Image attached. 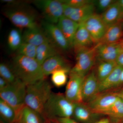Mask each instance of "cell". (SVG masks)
I'll use <instances>...</instances> for the list:
<instances>
[{"instance_id": "obj_37", "label": "cell", "mask_w": 123, "mask_h": 123, "mask_svg": "<svg viewBox=\"0 0 123 123\" xmlns=\"http://www.w3.org/2000/svg\"><path fill=\"white\" fill-rule=\"evenodd\" d=\"M118 65L123 67V52H121L119 55L116 61Z\"/></svg>"}, {"instance_id": "obj_43", "label": "cell", "mask_w": 123, "mask_h": 123, "mask_svg": "<svg viewBox=\"0 0 123 123\" xmlns=\"http://www.w3.org/2000/svg\"><path fill=\"white\" fill-rule=\"evenodd\" d=\"M51 123H60L56 119H54L51 120H50Z\"/></svg>"}, {"instance_id": "obj_34", "label": "cell", "mask_w": 123, "mask_h": 123, "mask_svg": "<svg viewBox=\"0 0 123 123\" xmlns=\"http://www.w3.org/2000/svg\"><path fill=\"white\" fill-rule=\"evenodd\" d=\"M56 119L60 123H79L71 118H59Z\"/></svg>"}, {"instance_id": "obj_40", "label": "cell", "mask_w": 123, "mask_h": 123, "mask_svg": "<svg viewBox=\"0 0 123 123\" xmlns=\"http://www.w3.org/2000/svg\"><path fill=\"white\" fill-rule=\"evenodd\" d=\"M95 123H110L109 119L105 118L97 121Z\"/></svg>"}, {"instance_id": "obj_24", "label": "cell", "mask_w": 123, "mask_h": 123, "mask_svg": "<svg viewBox=\"0 0 123 123\" xmlns=\"http://www.w3.org/2000/svg\"><path fill=\"white\" fill-rule=\"evenodd\" d=\"M56 45L51 40L37 47L36 59L42 65L49 57L58 54Z\"/></svg>"}, {"instance_id": "obj_30", "label": "cell", "mask_w": 123, "mask_h": 123, "mask_svg": "<svg viewBox=\"0 0 123 123\" xmlns=\"http://www.w3.org/2000/svg\"><path fill=\"white\" fill-rule=\"evenodd\" d=\"M37 49V47L34 45L23 42L17 50V55L36 59Z\"/></svg>"}, {"instance_id": "obj_32", "label": "cell", "mask_w": 123, "mask_h": 123, "mask_svg": "<svg viewBox=\"0 0 123 123\" xmlns=\"http://www.w3.org/2000/svg\"><path fill=\"white\" fill-rule=\"evenodd\" d=\"M64 4L71 7L78 8L93 3L94 1L89 0H61Z\"/></svg>"}, {"instance_id": "obj_4", "label": "cell", "mask_w": 123, "mask_h": 123, "mask_svg": "<svg viewBox=\"0 0 123 123\" xmlns=\"http://www.w3.org/2000/svg\"><path fill=\"white\" fill-rule=\"evenodd\" d=\"M26 86L18 79L0 90V98L9 104L18 112L25 105Z\"/></svg>"}, {"instance_id": "obj_35", "label": "cell", "mask_w": 123, "mask_h": 123, "mask_svg": "<svg viewBox=\"0 0 123 123\" xmlns=\"http://www.w3.org/2000/svg\"><path fill=\"white\" fill-rule=\"evenodd\" d=\"M1 1L6 4L11 6L18 5L20 2V1L14 0H2Z\"/></svg>"}, {"instance_id": "obj_8", "label": "cell", "mask_w": 123, "mask_h": 123, "mask_svg": "<svg viewBox=\"0 0 123 123\" xmlns=\"http://www.w3.org/2000/svg\"><path fill=\"white\" fill-rule=\"evenodd\" d=\"M85 77L75 73H69V78L66 85L65 95L73 103L83 102L82 87Z\"/></svg>"}, {"instance_id": "obj_42", "label": "cell", "mask_w": 123, "mask_h": 123, "mask_svg": "<svg viewBox=\"0 0 123 123\" xmlns=\"http://www.w3.org/2000/svg\"><path fill=\"white\" fill-rule=\"evenodd\" d=\"M121 52H123V38L119 42Z\"/></svg>"}, {"instance_id": "obj_26", "label": "cell", "mask_w": 123, "mask_h": 123, "mask_svg": "<svg viewBox=\"0 0 123 123\" xmlns=\"http://www.w3.org/2000/svg\"><path fill=\"white\" fill-rule=\"evenodd\" d=\"M18 114L12 107L0 98V115L1 121L5 123H13Z\"/></svg>"}, {"instance_id": "obj_27", "label": "cell", "mask_w": 123, "mask_h": 123, "mask_svg": "<svg viewBox=\"0 0 123 123\" xmlns=\"http://www.w3.org/2000/svg\"><path fill=\"white\" fill-rule=\"evenodd\" d=\"M70 69L63 68L54 71L51 74V80L53 85L57 88L62 87L67 84L68 74Z\"/></svg>"}, {"instance_id": "obj_10", "label": "cell", "mask_w": 123, "mask_h": 123, "mask_svg": "<svg viewBox=\"0 0 123 123\" xmlns=\"http://www.w3.org/2000/svg\"><path fill=\"white\" fill-rule=\"evenodd\" d=\"M84 23L95 44L99 43L103 37L107 27L101 15L95 13Z\"/></svg>"}, {"instance_id": "obj_29", "label": "cell", "mask_w": 123, "mask_h": 123, "mask_svg": "<svg viewBox=\"0 0 123 123\" xmlns=\"http://www.w3.org/2000/svg\"><path fill=\"white\" fill-rule=\"evenodd\" d=\"M9 48L12 50H17L23 43L22 34L19 30L12 29L9 32L7 38Z\"/></svg>"}, {"instance_id": "obj_13", "label": "cell", "mask_w": 123, "mask_h": 123, "mask_svg": "<svg viewBox=\"0 0 123 123\" xmlns=\"http://www.w3.org/2000/svg\"><path fill=\"white\" fill-rule=\"evenodd\" d=\"M42 24L47 35L57 47L63 50L70 48L68 42L57 25L46 21L43 22Z\"/></svg>"}, {"instance_id": "obj_9", "label": "cell", "mask_w": 123, "mask_h": 123, "mask_svg": "<svg viewBox=\"0 0 123 123\" xmlns=\"http://www.w3.org/2000/svg\"><path fill=\"white\" fill-rule=\"evenodd\" d=\"M119 98L116 92L108 91L99 94L91 101L86 104L93 112L102 115Z\"/></svg>"}, {"instance_id": "obj_22", "label": "cell", "mask_w": 123, "mask_h": 123, "mask_svg": "<svg viewBox=\"0 0 123 123\" xmlns=\"http://www.w3.org/2000/svg\"><path fill=\"white\" fill-rule=\"evenodd\" d=\"M123 68V66L117 65L108 76L99 82V94L111 91L116 88Z\"/></svg>"}, {"instance_id": "obj_36", "label": "cell", "mask_w": 123, "mask_h": 123, "mask_svg": "<svg viewBox=\"0 0 123 123\" xmlns=\"http://www.w3.org/2000/svg\"><path fill=\"white\" fill-rule=\"evenodd\" d=\"M10 84L4 78L0 77V90L6 88Z\"/></svg>"}, {"instance_id": "obj_31", "label": "cell", "mask_w": 123, "mask_h": 123, "mask_svg": "<svg viewBox=\"0 0 123 123\" xmlns=\"http://www.w3.org/2000/svg\"><path fill=\"white\" fill-rule=\"evenodd\" d=\"M0 75L1 77L6 80L10 84L14 82L17 79L11 66L5 63L0 64Z\"/></svg>"}, {"instance_id": "obj_41", "label": "cell", "mask_w": 123, "mask_h": 123, "mask_svg": "<svg viewBox=\"0 0 123 123\" xmlns=\"http://www.w3.org/2000/svg\"><path fill=\"white\" fill-rule=\"evenodd\" d=\"M117 2H118L121 12L123 14V0H117Z\"/></svg>"}, {"instance_id": "obj_38", "label": "cell", "mask_w": 123, "mask_h": 123, "mask_svg": "<svg viewBox=\"0 0 123 123\" xmlns=\"http://www.w3.org/2000/svg\"><path fill=\"white\" fill-rule=\"evenodd\" d=\"M123 86V70L121 72V75H120V78L119 80L117 86L115 89H119L122 88Z\"/></svg>"}, {"instance_id": "obj_1", "label": "cell", "mask_w": 123, "mask_h": 123, "mask_svg": "<svg viewBox=\"0 0 123 123\" xmlns=\"http://www.w3.org/2000/svg\"><path fill=\"white\" fill-rule=\"evenodd\" d=\"M10 66L17 78L26 86L45 78L42 65L36 59L17 55Z\"/></svg>"}, {"instance_id": "obj_33", "label": "cell", "mask_w": 123, "mask_h": 123, "mask_svg": "<svg viewBox=\"0 0 123 123\" xmlns=\"http://www.w3.org/2000/svg\"><path fill=\"white\" fill-rule=\"evenodd\" d=\"M116 1L114 0H99L96 2L98 10L103 12Z\"/></svg>"}, {"instance_id": "obj_18", "label": "cell", "mask_w": 123, "mask_h": 123, "mask_svg": "<svg viewBox=\"0 0 123 123\" xmlns=\"http://www.w3.org/2000/svg\"><path fill=\"white\" fill-rule=\"evenodd\" d=\"M42 67L45 76L51 75L54 71L58 69H70L67 61L59 54L49 57L42 64Z\"/></svg>"}, {"instance_id": "obj_5", "label": "cell", "mask_w": 123, "mask_h": 123, "mask_svg": "<svg viewBox=\"0 0 123 123\" xmlns=\"http://www.w3.org/2000/svg\"><path fill=\"white\" fill-rule=\"evenodd\" d=\"M98 43L94 46L82 49L76 52V63L70 73H75L86 77L91 70L97 60Z\"/></svg>"}, {"instance_id": "obj_14", "label": "cell", "mask_w": 123, "mask_h": 123, "mask_svg": "<svg viewBox=\"0 0 123 123\" xmlns=\"http://www.w3.org/2000/svg\"><path fill=\"white\" fill-rule=\"evenodd\" d=\"M121 52L119 42L109 44H103L99 43L97 49V60L116 62Z\"/></svg>"}, {"instance_id": "obj_28", "label": "cell", "mask_w": 123, "mask_h": 123, "mask_svg": "<svg viewBox=\"0 0 123 123\" xmlns=\"http://www.w3.org/2000/svg\"><path fill=\"white\" fill-rule=\"evenodd\" d=\"M102 115H106L118 121L123 118V101L120 98Z\"/></svg>"}, {"instance_id": "obj_46", "label": "cell", "mask_w": 123, "mask_h": 123, "mask_svg": "<svg viewBox=\"0 0 123 123\" xmlns=\"http://www.w3.org/2000/svg\"><path fill=\"white\" fill-rule=\"evenodd\" d=\"M0 123H4V122H3V121H1V120Z\"/></svg>"}, {"instance_id": "obj_21", "label": "cell", "mask_w": 123, "mask_h": 123, "mask_svg": "<svg viewBox=\"0 0 123 123\" xmlns=\"http://www.w3.org/2000/svg\"><path fill=\"white\" fill-rule=\"evenodd\" d=\"M123 38V21L107 27L103 37L99 43L109 44L118 43Z\"/></svg>"}, {"instance_id": "obj_7", "label": "cell", "mask_w": 123, "mask_h": 123, "mask_svg": "<svg viewBox=\"0 0 123 123\" xmlns=\"http://www.w3.org/2000/svg\"><path fill=\"white\" fill-rule=\"evenodd\" d=\"M4 15L14 25L19 29L39 27L34 15L23 10H9L5 11Z\"/></svg>"}, {"instance_id": "obj_6", "label": "cell", "mask_w": 123, "mask_h": 123, "mask_svg": "<svg viewBox=\"0 0 123 123\" xmlns=\"http://www.w3.org/2000/svg\"><path fill=\"white\" fill-rule=\"evenodd\" d=\"M34 4L40 10L46 21L57 24L63 15V4L59 0H37Z\"/></svg>"}, {"instance_id": "obj_20", "label": "cell", "mask_w": 123, "mask_h": 123, "mask_svg": "<svg viewBox=\"0 0 123 123\" xmlns=\"http://www.w3.org/2000/svg\"><path fill=\"white\" fill-rule=\"evenodd\" d=\"M23 42L28 43L36 47L51 40L39 27L25 29L22 34Z\"/></svg>"}, {"instance_id": "obj_15", "label": "cell", "mask_w": 123, "mask_h": 123, "mask_svg": "<svg viewBox=\"0 0 123 123\" xmlns=\"http://www.w3.org/2000/svg\"><path fill=\"white\" fill-rule=\"evenodd\" d=\"M101 115L93 112L86 104L83 102L75 103L72 117L81 123H93Z\"/></svg>"}, {"instance_id": "obj_17", "label": "cell", "mask_w": 123, "mask_h": 123, "mask_svg": "<svg viewBox=\"0 0 123 123\" xmlns=\"http://www.w3.org/2000/svg\"><path fill=\"white\" fill-rule=\"evenodd\" d=\"M93 44H95L84 22L79 23L74 40L73 47L76 52L82 49L90 47L93 46Z\"/></svg>"}, {"instance_id": "obj_16", "label": "cell", "mask_w": 123, "mask_h": 123, "mask_svg": "<svg viewBox=\"0 0 123 123\" xmlns=\"http://www.w3.org/2000/svg\"><path fill=\"white\" fill-rule=\"evenodd\" d=\"M56 25L66 38L70 47H73L74 40L79 23L63 15Z\"/></svg>"}, {"instance_id": "obj_3", "label": "cell", "mask_w": 123, "mask_h": 123, "mask_svg": "<svg viewBox=\"0 0 123 123\" xmlns=\"http://www.w3.org/2000/svg\"><path fill=\"white\" fill-rule=\"evenodd\" d=\"M51 90L50 84L45 79L26 86L25 105L42 116Z\"/></svg>"}, {"instance_id": "obj_44", "label": "cell", "mask_w": 123, "mask_h": 123, "mask_svg": "<svg viewBox=\"0 0 123 123\" xmlns=\"http://www.w3.org/2000/svg\"><path fill=\"white\" fill-rule=\"evenodd\" d=\"M119 123H123V118L118 121Z\"/></svg>"}, {"instance_id": "obj_19", "label": "cell", "mask_w": 123, "mask_h": 123, "mask_svg": "<svg viewBox=\"0 0 123 123\" xmlns=\"http://www.w3.org/2000/svg\"><path fill=\"white\" fill-rule=\"evenodd\" d=\"M42 115L24 105L18 112L13 123H46Z\"/></svg>"}, {"instance_id": "obj_25", "label": "cell", "mask_w": 123, "mask_h": 123, "mask_svg": "<svg viewBox=\"0 0 123 123\" xmlns=\"http://www.w3.org/2000/svg\"><path fill=\"white\" fill-rule=\"evenodd\" d=\"M98 60L96 70V76L99 82L105 79L117 65L116 62Z\"/></svg>"}, {"instance_id": "obj_12", "label": "cell", "mask_w": 123, "mask_h": 123, "mask_svg": "<svg viewBox=\"0 0 123 123\" xmlns=\"http://www.w3.org/2000/svg\"><path fill=\"white\" fill-rule=\"evenodd\" d=\"M99 82L93 70L85 77L82 87L83 102L87 103L99 94Z\"/></svg>"}, {"instance_id": "obj_23", "label": "cell", "mask_w": 123, "mask_h": 123, "mask_svg": "<svg viewBox=\"0 0 123 123\" xmlns=\"http://www.w3.org/2000/svg\"><path fill=\"white\" fill-rule=\"evenodd\" d=\"M101 16L107 26L123 21V14L117 1L103 12Z\"/></svg>"}, {"instance_id": "obj_2", "label": "cell", "mask_w": 123, "mask_h": 123, "mask_svg": "<svg viewBox=\"0 0 123 123\" xmlns=\"http://www.w3.org/2000/svg\"><path fill=\"white\" fill-rule=\"evenodd\" d=\"M75 105L65 94L52 92L44 105L42 116L48 121L57 118H71Z\"/></svg>"}, {"instance_id": "obj_11", "label": "cell", "mask_w": 123, "mask_h": 123, "mask_svg": "<svg viewBox=\"0 0 123 123\" xmlns=\"http://www.w3.org/2000/svg\"><path fill=\"white\" fill-rule=\"evenodd\" d=\"M93 2L78 8L63 4V15L78 23L84 22L95 13Z\"/></svg>"}, {"instance_id": "obj_39", "label": "cell", "mask_w": 123, "mask_h": 123, "mask_svg": "<svg viewBox=\"0 0 123 123\" xmlns=\"http://www.w3.org/2000/svg\"><path fill=\"white\" fill-rule=\"evenodd\" d=\"M117 96L123 101V88L118 91H116Z\"/></svg>"}, {"instance_id": "obj_45", "label": "cell", "mask_w": 123, "mask_h": 123, "mask_svg": "<svg viewBox=\"0 0 123 123\" xmlns=\"http://www.w3.org/2000/svg\"><path fill=\"white\" fill-rule=\"evenodd\" d=\"M46 123H51L50 122V121H48V120H47Z\"/></svg>"}]
</instances>
